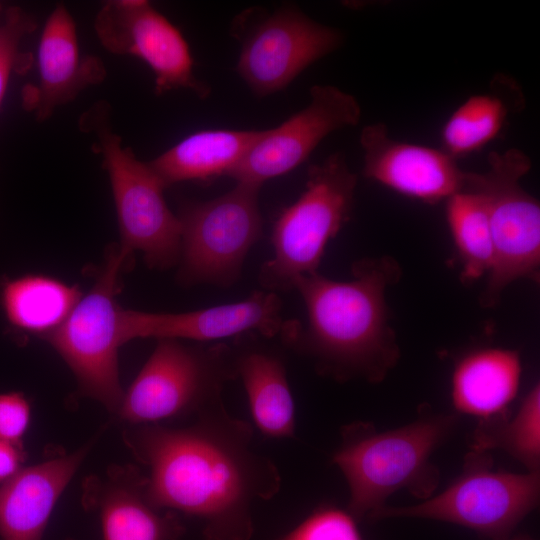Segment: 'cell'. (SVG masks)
Segmentation results:
<instances>
[{"mask_svg": "<svg viewBox=\"0 0 540 540\" xmlns=\"http://www.w3.org/2000/svg\"><path fill=\"white\" fill-rule=\"evenodd\" d=\"M263 130L206 129L189 134L149 166L167 188L185 181L228 176Z\"/></svg>", "mask_w": 540, "mask_h": 540, "instance_id": "44dd1931", "label": "cell"}, {"mask_svg": "<svg viewBox=\"0 0 540 540\" xmlns=\"http://www.w3.org/2000/svg\"><path fill=\"white\" fill-rule=\"evenodd\" d=\"M81 125L97 138L94 147L102 156L111 185L119 248L132 255L140 251L150 269L168 270L178 265L181 224L165 201L162 181L148 162L140 161L112 131L105 102L83 115Z\"/></svg>", "mask_w": 540, "mask_h": 540, "instance_id": "8992f818", "label": "cell"}, {"mask_svg": "<svg viewBox=\"0 0 540 540\" xmlns=\"http://www.w3.org/2000/svg\"><path fill=\"white\" fill-rule=\"evenodd\" d=\"M106 69L100 58L80 51L75 21L64 4L49 14L37 49V78L23 90V105L36 119H48L54 110L80 92L101 83Z\"/></svg>", "mask_w": 540, "mask_h": 540, "instance_id": "e0dca14e", "label": "cell"}, {"mask_svg": "<svg viewBox=\"0 0 540 540\" xmlns=\"http://www.w3.org/2000/svg\"><path fill=\"white\" fill-rule=\"evenodd\" d=\"M356 186L342 153L308 168L303 192L274 222L273 256L258 274L264 290L291 291L299 276L318 272L327 244L350 217Z\"/></svg>", "mask_w": 540, "mask_h": 540, "instance_id": "5b68a950", "label": "cell"}, {"mask_svg": "<svg viewBox=\"0 0 540 540\" xmlns=\"http://www.w3.org/2000/svg\"><path fill=\"white\" fill-rule=\"evenodd\" d=\"M25 452L22 445L0 439V485L23 468Z\"/></svg>", "mask_w": 540, "mask_h": 540, "instance_id": "f1b7e54d", "label": "cell"}, {"mask_svg": "<svg viewBox=\"0 0 540 540\" xmlns=\"http://www.w3.org/2000/svg\"><path fill=\"white\" fill-rule=\"evenodd\" d=\"M145 487L146 475L131 464L84 480L82 504L97 513L104 540H181L185 526L178 514L153 506Z\"/></svg>", "mask_w": 540, "mask_h": 540, "instance_id": "2e32d148", "label": "cell"}, {"mask_svg": "<svg viewBox=\"0 0 540 540\" xmlns=\"http://www.w3.org/2000/svg\"><path fill=\"white\" fill-rule=\"evenodd\" d=\"M540 472L511 473L493 469L487 452L466 455L462 473L444 491L415 505L383 506L370 519L418 518L469 528L492 540H506L536 508Z\"/></svg>", "mask_w": 540, "mask_h": 540, "instance_id": "9c48e42d", "label": "cell"}, {"mask_svg": "<svg viewBox=\"0 0 540 540\" xmlns=\"http://www.w3.org/2000/svg\"><path fill=\"white\" fill-rule=\"evenodd\" d=\"M237 378L234 348L223 341L158 339L115 415L131 425L195 418L224 404V387Z\"/></svg>", "mask_w": 540, "mask_h": 540, "instance_id": "277c9868", "label": "cell"}, {"mask_svg": "<svg viewBox=\"0 0 540 540\" xmlns=\"http://www.w3.org/2000/svg\"><path fill=\"white\" fill-rule=\"evenodd\" d=\"M352 276L348 281L319 272L299 276L293 290L304 302L306 321L286 320L279 338L310 359L320 375L378 383L400 358L385 295L401 268L391 256L364 258L353 263Z\"/></svg>", "mask_w": 540, "mask_h": 540, "instance_id": "7a4b0ae2", "label": "cell"}, {"mask_svg": "<svg viewBox=\"0 0 540 540\" xmlns=\"http://www.w3.org/2000/svg\"><path fill=\"white\" fill-rule=\"evenodd\" d=\"M66 540H74V539H70V538H69V539H66Z\"/></svg>", "mask_w": 540, "mask_h": 540, "instance_id": "4dcf8cb0", "label": "cell"}, {"mask_svg": "<svg viewBox=\"0 0 540 540\" xmlns=\"http://www.w3.org/2000/svg\"><path fill=\"white\" fill-rule=\"evenodd\" d=\"M82 296L77 285L39 274L8 278L0 285V305L11 328L42 339L62 325Z\"/></svg>", "mask_w": 540, "mask_h": 540, "instance_id": "7402d4cb", "label": "cell"}, {"mask_svg": "<svg viewBox=\"0 0 540 540\" xmlns=\"http://www.w3.org/2000/svg\"><path fill=\"white\" fill-rule=\"evenodd\" d=\"M447 224L462 263L461 280L473 282L490 272L494 244L486 208L474 192L461 190L447 200Z\"/></svg>", "mask_w": 540, "mask_h": 540, "instance_id": "603a6c76", "label": "cell"}, {"mask_svg": "<svg viewBox=\"0 0 540 540\" xmlns=\"http://www.w3.org/2000/svg\"><path fill=\"white\" fill-rule=\"evenodd\" d=\"M343 34L294 5H284L242 36L237 72L251 91L265 97L286 88L300 73L337 50Z\"/></svg>", "mask_w": 540, "mask_h": 540, "instance_id": "7c38bea8", "label": "cell"}, {"mask_svg": "<svg viewBox=\"0 0 540 540\" xmlns=\"http://www.w3.org/2000/svg\"><path fill=\"white\" fill-rule=\"evenodd\" d=\"M277 540H362V537L349 512L325 507L314 511Z\"/></svg>", "mask_w": 540, "mask_h": 540, "instance_id": "484cf974", "label": "cell"}, {"mask_svg": "<svg viewBox=\"0 0 540 540\" xmlns=\"http://www.w3.org/2000/svg\"><path fill=\"white\" fill-rule=\"evenodd\" d=\"M522 375L517 351L481 348L462 357L451 379V398L460 413L480 421L505 414L516 397Z\"/></svg>", "mask_w": 540, "mask_h": 540, "instance_id": "ffe728a7", "label": "cell"}, {"mask_svg": "<svg viewBox=\"0 0 540 540\" xmlns=\"http://www.w3.org/2000/svg\"><path fill=\"white\" fill-rule=\"evenodd\" d=\"M30 418V404L21 392L0 393V439L22 445Z\"/></svg>", "mask_w": 540, "mask_h": 540, "instance_id": "83f0119b", "label": "cell"}, {"mask_svg": "<svg viewBox=\"0 0 540 540\" xmlns=\"http://www.w3.org/2000/svg\"><path fill=\"white\" fill-rule=\"evenodd\" d=\"M282 301L277 293L256 290L247 298L224 305L186 312H146L120 309L123 343L137 338L218 342L246 333L279 337L284 326Z\"/></svg>", "mask_w": 540, "mask_h": 540, "instance_id": "5bb4252c", "label": "cell"}, {"mask_svg": "<svg viewBox=\"0 0 540 540\" xmlns=\"http://www.w3.org/2000/svg\"><path fill=\"white\" fill-rule=\"evenodd\" d=\"M260 189L236 183L214 199L182 205L177 214L181 224L177 279L182 285L229 287L237 282L250 249L262 235Z\"/></svg>", "mask_w": 540, "mask_h": 540, "instance_id": "30bf717a", "label": "cell"}, {"mask_svg": "<svg viewBox=\"0 0 540 540\" xmlns=\"http://www.w3.org/2000/svg\"><path fill=\"white\" fill-rule=\"evenodd\" d=\"M506 540H531V539H528L526 537H521V538H513V539L507 538Z\"/></svg>", "mask_w": 540, "mask_h": 540, "instance_id": "f546056e", "label": "cell"}, {"mask_svg": "<svg viewBox=\"0 0 540 540\" xmlns=\"http://www.w3.org/2000/svg\"><path fill=\"white\" fill-rule=\"evenodd\" d=\"M507 115L505 102L496 95L469 97L446 121L442 150L456 159L481 149L499 134Z\"/></svg>", "mask_w": 540, "mask_h": 540, "instance_id": "d4e9b609", "label": "cell"}, {"mask_svg": "<svg viewBox=\"0 0 540 540\" xmlns=\"http://www.w3.org/2000/svg\"><path fill=\"white\" fill-rule=\"evenodd\" d=\"M456 423L453 414L422 413L411 423L383 432L368 422L344 425L333 463L347 481L348 512L354 519L369 518L401 489L429 498L440 478L431 455Z\"/></svg>", "mask_w": 540, "mask_h": 540, "instance_id": "3957f363", "label": "cell"}, {"mask_svg": "<svg viewBox=\"0 0 540 540\" xmlns=\"http://www.w3.org/2000/svg\"><path fill=\"white\" fill-rule=\"evenodd\" d=\"M530 157L520 149L493 151L483 173L466 172L464 187L484 203L494 244V262L479 302L492 308L516 280L539 281L540 205L521 185Z\"/></svg>", "mask_w": 540, "mask_h": 540, "instance_id": "52a82bcc", "label": "cell"}, {"mask_svg": "<svg viewBox=\"0 0 540 540\" xmlns=\"http://www.w3.org/2000/svg\"><path fill=\"white\" fill-rule=\"evenodd\" d=\"M361 119L357 99L333 85H314L309 104L275 128L263 130L229 173L236 183L258 187L301 165L329 134Z\"/></svg>", "mask_w": 540, "mask_h": 540, "instance_id": "4fadbf2b", "label": "cell"}, {"mask_svg": "<svg viewBox=\"0 0 540 540\" xmlns=\"http://www.w3.org/2000/svg\"><path fill=\"white\" fill-rule=\"evenodd\" d=\"M500 449L517 459L529 472L540 466V387L534 385L520 408L508 418L505 414L479 421L473 432V450Z\"/></svg>", "mask_w": 540, "mask_h": 540, "instance_id": "cb8c5ba5", "label": "cell"}, {"mask_svg": "<svg viewBox=\"0 0 540 540\" xmlns=\"http://www.w3.org/2000/svg\"><path fill=\"white\" fill-rule=\"evenodd\" d=\"M34 29L33 19L19 8L9 9L0 25V107L13 71L23 63L31 62L20 53V43Z\"/></svg>", "mask_w": 540, "mask_h": 540, "instance_id": "4316f807", "label": "cell"}, {"mask_svg": "<svg viewBox=\"0 0 540 540\" xmlns=\"http://www.w3.org/2000/svg\"><path fill=\"white\" fill-rule=\"evenodd\" d=\"M132 256L119 246L110 249L92 288L62 325L45 338L72 371L79 393L113 414L124 394L118 366L119 348L124 343L116 296L121 274L130 266Z\"/></svg>", "mask_w": 540, "mask_h": 540, "instance_id": "ba28073f", "label": "cell"}, {"mask_svg": "<svg viewBox=\"0 0 540 540\" xmlns=\"http://www.w3.org/2000/svg\"><path fill=\"white\" fill-rule=\"evenodd\" d=\"M93 442L23 467L0 485L1 540H42L52 512Z\"/></svg>", "mask_w": 540, "mask_h": 540, "instance_id": "ac0fdd59", "label": "cell"}, {"mask_svg": "<svg viewBox=\"0 0 540 540\" xmlns=\"http://www.w3.org/2000/svg\"><path fill=\"white\" fill-rule=\"evenodd\" d=\"M193 419L125 430L124 443L149 471L146 496L158 509L199 519L205 540H249L252 505L278 493V468L252 446V426L224 404Z\"/></svg>", "mask_w": 540, "mask_h": 540, "instance_id": "6da1fadb", "label": "cell"}, {"mask_svg": "<svg viewBox=\"0 0 540 540\" xmlns=\"http://www.w3.org/2000/svg\"><path fill=\"white\" fill-rule=\"evenodd\" d=\"M102 46L111 53L130 55L153 71L156 94L188 89L204 99L210 87L194 72V60L182 32L145 0L106 2L94 20Z\"/></svg>", "mask_w": 540, "mask_h": 540, "instance_id": "8fae6325", "label": "cell"}, {"mask_svg": "<svg viewBox=\"0 0 540 540\" xmlns=\"http://www.w3.org/2000/svg\"><path fill=\"white\" fill-rule=\"evenodd\" d=\"M251 332L235 337L237 377L247 394L252 419L273 438L295 436V404L281 356Z\"/></svg>", "mask_w": 540, "mask_h": 540, "instance_id": "d6986e66", "label": "cell"}, {"mask_svg": "<svg viewBox=\"0 0 540 540\" xmlns=\"http://www.w3.org/2000/svg\"><path fill=\"white\" fill-rule=\"evenodd\" d=\"M364 177L409 198L435 204L464 187L466 172L442 149L393 139L387 126L363 127Z\"/></svg>", "mask_w": 540, "mask_h": 540, "instance_id": "9a60e30c", "label": "cell"}]
</instances>
